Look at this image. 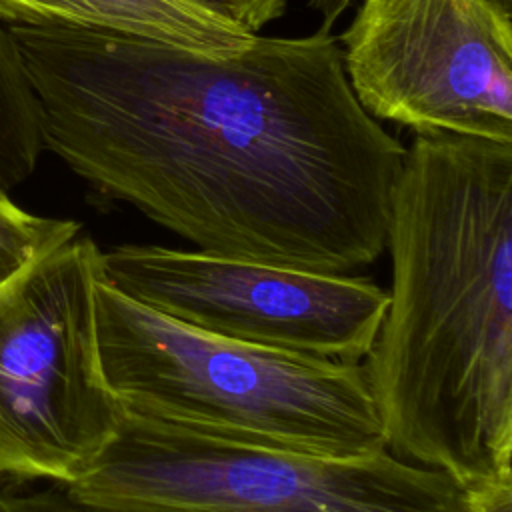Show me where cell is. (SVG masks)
<instances>
[{
  "instance_id": "13",
  "label": "cell",
  "mask_w": 512,
  "mask_h": 512,
  "mask_svg": "<svg viewBox=\"0 0 512 512\" xmlns=\"http://www.w3.org/2000/svg\"><path fill=\"white\" fill-rule=\"evenodd\" d=\"M352 0H310V8H314L322 16V26L324 30H330L334 22L346 12Z\"/></svg>"
},
{
  "instance_id": "5",
  "label": "cell",
  "mask_w": 512,
  "mask_h": 512,
  "mask_svg": "<svg viewBox=\"0 0 512 512\" xmlns=\"http://www.w3.org/2000/svg\"><path fill=\"white\" fill-rule=\"evenodd\" d=\"M100 248L76 234L0 284V476L68 486L118 436L96 326Z\"/></svg>"
},
{
  "instance_id": "9",
  "label": "cell",
  "mask_w": 512,
  "mask_h": 512,
  "mask_svg": "<svg viewBox=\"0 0 512 512\" xmlns=\"http://www.w3.org/2000/svg\"><path fill=\"white\" fill-rule=\"evenodd\" d=\"M44 150L38 100L8 24L0 22V190L32 176Z\"/></svg>"
},
{
  "instance_id": "4",
  "label": "cell",
  "mask_w": 512,
  "mask_h": 512,
  "mask_svg": "<svg viewBox=\"0 0 512 512\" xmlns=\"http://www.w3.org/2000/svg\"><path fill=\"white\" fill-rule=\"evenodd\" d=\"M92 512H462L448 474L388 450L336 458L228 442L128 414L80 480Z\"/></svg>"
},
{
  "instance_id": "3",
  "label": "cell",
  "mask_w": 512,
  "mask_h": 512,
  "mask_svg": "<svg viewBox=\"0 0 512 512\" xmlns=\"http://www.w3.org/2000/svg\"><path fill=\"white\" fill-rule=\"evenodd\" d=\"M96 326L106 384L128 414L320 456L388 450L364 362L220 338L132 300L102 278Z\"/></svg>"
},
{
  "instance_id": "6",
  "label": "cell",
  "mask_w": 512,
  "mask_h": 512,
  "mask_svg": "<svg viewBox=\"0 0 512 512\" xmlns=\"http://www.w3.org/2000/svg\"><path fill=\"white\" fill-rule=\"evenodd\" d=\"M100 278L196 330L336 362H362L388 292L364 276L290 268L198 248L100 250Z\"/></svg>"
},
{
  "instance_id": "10",
  "label": "cell",
  "mask_w": 512,
  "mask_h": 512,
  "mask_svg": "<svg viewBox=\"0 0 512 512\" xmlns=\"http://www.w3.org/2000/svg\"><path fill=\"white\" fill-rule=\"evenodd\" d=\"M76 234L78 222L32 214L0 190V284Z\"/></svg>"
},
{
  "instance_id": "8",
  "label": "cell",
  "mask_w": 512,
  "mask_h": 512,
  "mask_svg": "<svg viewBox=\"0 0 512 512\" xmlns=\"http://www.w3.org/2000/svg\"><path fill=\"white\" fill-rule=\"evenodd\" d=\"M0 22L128 34L216 56L256 36L192 0H0Z\"/></svg>"
},
{
  "instance_id": "12",
  "label": "cell",
  "mask_w": 512,
  "mask_h": 512,
  "mask_svg": "<svg viewBox=\"0 0 512 512\" xmlns=\"http://www.w3.org/2000/svg\"><path fill=\"white\" fill-rule=\"evenodd\" d=\"M462 512H512V466L498 468L462 488Z\"/></svg>"
},
{
  "instance_id": "2",
  "label": "cell",
  "mask_w": 512,
  "mask_h": 512,
  "mask_svg": "<svg viewBox=\"0 0 512 512\" xmlns=\"http://www.w3.org/2000/svg\"><path fill=\"white\" fill-rule=\"evenodd\" d=\"M388 306L364 358L390 454L462 488L512 458V142L416 134Z\"/></svg>"
},
{
  "instance_id": "1",
  "label": "cell",
  "mask_w": 512,
  "mask_h": 512,
  "mask_svg": "<svg viewBox=\"0 0 512 512\" xmlns=\"http://www.w3.org/2000/svg\"><path fill=\"white\" fill-rule=\"evenodd\" d=\"M44 148L198 250L352 274L386 250L406 146L356 100L330 30L216 56L8 24Z\"/></svg>"
},
{
  "instance_id": "11",
  "label": "cell",
  "mask_w": 512,
  "mask_h": 512,
  "mask_svg": "<svg viewBox=\"0 0 512 512\" xmlns=\"http://www.w3.org/2000/svg\"><path fill=\"white\" fill-rule=\"evenodd\" d=\"M198 6L218 14L238 28L258 34L266 24L284 14L288 0H192Z\"/></svg>"
},
{
  "instance_id": "7",
  "label": "cell",
  "mask_w": 512,
  "mask_h": 512,
  "mask_svg": "<svg viewBox=\"0 0 512 512\" xmlns=\"http://www.w3.org/2000/svg\"><path fill=\"white\" fill-rule=\"evenodd\" d=\"M340 44L374 120L512 142L510 0H364Z\"/></svg>"
}]
</instances>
